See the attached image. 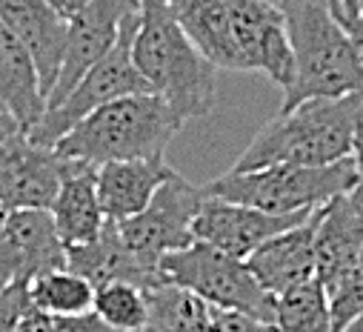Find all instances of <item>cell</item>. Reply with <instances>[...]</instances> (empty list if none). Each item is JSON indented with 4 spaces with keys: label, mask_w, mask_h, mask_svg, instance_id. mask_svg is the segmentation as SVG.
Returning <instances> with one entry per match:
<instances>
[{
    "label": "cell",
    "mask_w": 363,
    "mask_h": 332,
    "mask_svg": "<svg viewBox=\"0 0 363 332\" xmlns=\"http://www.w3.org/2000/svg\"><path fill=\"white\" fill-rule=\"evenodd\" d=\"M0 21L15 32V38L32 55L46 101L63 63L69 21H63L46 0H0Z\"/></svg>",
    "instance_id": "12"
},
{
    "label": "cell",
    "mask_w": 363,
    "mask_h": 332,
    "mask_svg": "<svg viewBox=\"0 0 363 332\" xmlns=\"http://www.w3.org/2000/svg\"><path fill=\"white\" fill-rule=\"evenodd\" d=\"M343 332H363V312H360V315H357V318H354Z\"/></svg>",
    "instance_id": "32"
},
{
    "label": "cell",
    "mask_w": 363,
    "mask_h": 332,
    "mask_svg": "<svg viewBox=\"0 0 363 332\" xmlns=\"http://www.w3.org/2000/svg\"><path fill=\"white\" fill-rule=\"evenodd\" d=\"M184 121L155 92L109 101L77 121L52 149L63 160L104 166L112 160L163 155Z\"/></svg>",
    "instance_id": "4"
},
{
    "label": "cell",
    "mask_w": 363,
    "mask_h": 332,
    "mask_svg": "<svg viewBox=\"0 0 363 332\" xmlns=\"http://www.w3.org/2000/svg\"><path fill=\"white\" fill-rule=\"evenodd\" d=\"M278 9L286 21L295 63L281 112L315 98L363 95V63L326 0H278Z\"/></svg>",
    "instance_id": "3"
},
{
    "label": "cell",
    "mask_w": 363,
    "mask_h": 332,
    "mask_svg": "<svg viewBox=\"0 0 363 332\" xmlns=\"http://www.w3.org/2000/svg\"><path fill=\"white\" fill-rule=\"evenodd\" d=\"M49 215L66 249L98 238V232L106 223V215L98 198V166L80 163V160H63L60 187L49 206Z\"/></svg>",
    "instance_id": "17"
},
{
    "label": "cell",
    "mask_w": 363,
    "mask_h": 332,
    "mask_svg": "<svg viewBox=\"0 0 363 332\" xmlns=\"http://www.w3.org/2000/svg\"><path fill=\"white\" fill-rule=\"evenodd\" d=\"M278 332H332L329 298L318 278L275 298Z\"/></svg>",
    "instance_id": "21"
},
{
    "label": "cell",
    "mask_w": 363,
    "mask_h": 332,
    "mask_svg": "<svg viewBox=\"0 0 363 332\" xmlns=\"http://www.w3.org/2000/svg\"><path fill=\"white\" fill-rule=\"evenodd\" d=\"M92 312L123 332H143L146 318H149V301H146V289L135 287V284H106L101 289H95V306Z\"/></svg>",
    "instance_id": "22"
},
{
    "label": "cell",
    "mask_w": 363,
    "mask_h": 332,
    "mask_svg": "<svg viewBox=\"0 0 363 332\" xmlns=\"http://www.w3.org/2000/svg\"><path fill=\"white\" fill-rule=\"evenodd\" d=\"M360 15H363V4H360Z\"/></svg>",
    "instance_id": "34"
},
{
    "label": "cell",
    "mask_w": 363,
    "mask_h": 332,
    "mask_svg": "<svg viewBox=\"0 0 363 332\" xmlns=\"http://www.w3.org/2000/svg\"><path fill=\"white\" fill-rule=\"evenodd\" d=\"M206 192L184 181L177 172L155 192L149 206L135 218L118 223L126 246L140 264L160 272V258L195 243L192 223L201 212Z\"/></svg>",
    "instance_id": "8"
},
{
    "label": "cell",
    "mask_w": 363,
    "mask_h": 332,
    "mask_svg": "<svg viewBox=\"0 0 363 332\" xmlns=\"http://www.w3.org/2000/svg\"><path fill=\"white\" fill-rule=\"evenodd\" d=\"M332 312V332H343L363 312V249L343 281L326 295Z\"/></svg>",
    "instance_id": "23"
},
{
    "label": "cell",
    "mask_w": 363,
    "mask_h": 332,
    "mask_svg": "<svg viewBox=\"0 0 363 332\" xmlns=\"http://www.w3.org/2000/svg\"><path fill=\"white\" fill-rule=\"evenodd\" d=\"M157 267L169 284L192 292L215 309H229L275 323V298L257 284L249 264L240 258L195 240L186 249L163 255Z\"/></svg>",
    "instance_id": "6"
},
{
    "label": "cell",
    "mask_w": 363,
    "mask_h": 332,
    "mask_svg": "<svg viewBox=\"0 0 363 332\" xmlns=\"http://www.w3.org/2000/svg\"><path fill=\"white\" fill-rule=\"evenodd\" d=\"M363 132V95L303 101L269 121L238 157L232 172H252L275 163L329 166L354 155Z\"/></svg>",
    "instance_id": "1"
},
{
    "label": "cell",
    "mask_w": 363,
    "mask_h": 332,
    "mask_svg": "<svg viewBox=\"0 0 363 332\" xmlns=\"http://www.w3.org/2000/svg\"><path fill=\"white\" fill-rule=\"evenodd\" d=\"M140 21L132 38V60L180 121L203 118L215 109L218 69L201 55L174 21L169 0H138Z\"/></svg>",
    "instance_id": "2"
},
{
    "label": "cell",
    "mask_w": 363,
    "mask_h": 332,
    "mask_svg": "<svg viewBox=\"0 0 363 332\" xmlns=\"http://www.w3.org/2000/svg\"><path fill=\"white\" fill-rule=\"evenodd\" d=\"M46 4H49V6L63 18V21H72V18H74V15L89 4V0H46Z\"/></svg>",
    "instance_id": "29"
},
{
    "label": "cell",
    "mask_w": 363,
    "mask_h": 332,
    "mask_svg": "<svg viewBox=\"0 0 363 332\" xmlns=\"http://www.w3.org/2000/svg\"><path fill=\"white\" fill-rule=\"evenodd\" d=\"M32 306L52 318H77L92 312L95 306V287L72 270H52L29 284Z\"/></svg>",
    "instance_id": "20"
},
{
    "label": "cell",
    "mask_w": 363,
    "mask_h": 332,
    "mask_svg": "<svg viewBox=\"0 0 363 332\" xmlns=\"http://www.w3.org/2000/svg\"><path fill=\"white\" fill-rule=\"evenodd\" d=\"M138 21H140V6H138V12H132L123 21L115 46L74 83V89L57 106L46 109L40 115V121L29 129L26 138L32 143L52 149L77 121H83L98 106H104L109 101H118V98H126V95L152 92L146 77L138 72V66L132 60V38H135Z\"/></svg>",
    "instance_id": "7"
},
{
    "label": "cell",
    "mask_w": 363,
    "mask_h": 332,
    "mask_svg": "<svg viewBox=\"0 0 363 332\" xmlns=\"http://www.w3.org/2000/svg\"><path fill=\"white\" fill-rule=\"evenodd\" d=\"M212 332H278L275 323L212 306Z\"/></svg>",
    "instance_id": "25"
},
{
    "label": "cell",
    "mask_w": 363,
    "mask_h": 332,
    "mask_svg": "<svg viewBox=\"0 0 363 332\" xmlns=\"http://www.w3.org/2000/svg\"><path fill=\"white\" fill-rule=\"evenodd\" d=\"M312 212L275 215V212H263V209H255V206H246V204H235V201L206 195L203 204H201V212L192 223V232H195V240H203V243L220 249V253H226L232 258L246 261L269 238L292 229L295 223L306 221Z\"/></svg>",
    "instance_id": "11"
},
{
    "label": "cell",
    "mask_w": 363,
    "mask_h": 332,
    "mask_svg": "<svg viewBox=\"0 0 363 332\" xmlns=\"http://www.w3.org/2000/svg\"><path fill=\"white\" fill-rule=\"evenodd\" d=\"M363 249V209L349 195L332 198L315 221V278L329 295Z\"/></svg>",
    "instance_id": "15"
},
{
    "label": "cell",
    "mask_w": 363,
    "mask_h": 332,
    "mask_svg": "<svg viewBox=\"0 0 363 332\" xmlns=\"http://www.w3.org/2000/svg\"><path fill=\"white\" fill-rule=\"evenodd\" d=\"M174 175L163 155L112 160L98 166V198L106 221L123 223L143 212L155 192Z\"/></svg>",
    "instance_id": "16"
},
{
    "label": "cell",
    "mask_w": 363,
    "mask_h": 332,
    "mask_svg": "<svg viewBox=\"0 0 363 332\" xmlns=\"http://www.w3.org/2000/svg\"><path fill=\"white\" fill-rule=\"evenodd\" d=\"M357 184L354 157L329 163V166H295L275 163L252 172H226L203 187L206 195L246 204L263 212L289 215V212H312L332 198L349 195Z\"/></svg>",
    "instance_id": "5"
},
{
    "label": "cell",
    "mask_w": 363,
    "mask_h": 332,
    "mask_svg": "<svg viewBox=\"0 0 363 332\" xmlns=\"http://www.w3.org/2000/svg\"><path fill=\"white\" fill-rule=\"evenodd\" d=\"M18 332H57V323H55L52 315H46V312H40L38 306H32V309L21 318Z\"/></svg>",
    "instance_id": "26"
},
{
    "label": "cell",
    "mask_w": 363,
    "mask_h": 332,
    "mask_svg": "<svg viewBox=\"0 0 363 332\" xmlns=\"http://www.w3.org/2000/svg\"><path fill=\"white\" fill-rule=\"evenodd\" d=\"M326 4H329L332 15L340 21V26H346L349 21L360 18V4L363 0H326Z\"/></svg>",
    "instance_id": "27"
},
{
    "label": "cell",
    "mask_w": 363,
    "mask_h": 332,
    "mask_svg": "<svg viewBox=\"0 0 363 332\" xmlns=\"http://www.w3.org/2000/svg\"><path fill=\"white\" fill-rule=\"evenodd\" d=\"M132 12H138V0H89L69 21L63 63L46 98V109L57 106L74 89V83L115 46L123 21Z\"/></svg>",
    "instance_id": "10"
},
{
    "label": "cell",
    "mask_w": 363,
    "mask_h": 332,
    "mask_svg": "<svg viewBox=\"0 0 363 332\" xmlns=\"http://www.w3.org/2000/svg\"><path fill=\"white\" fill-rule=\"evenodd\" d=\"M315 221L318 209L292 229L269 238L246 258L252 275L272 298L315 278Z\"/></svg>",
    "instance_id": "13"
},
{
    "label": "cell",
    "mask_w": 363,
    "mask_h": 332,
    "mask_svg": "<svg viewBox=\"0 0 363 332\" xmlns=\"http://www.w3.org/2000/svg\"><path fill=\"white\" fill-rule=\"evenodd\" d=\"M343 29H346V35L352 38V43H354V49H357V57H360V63H363V15L354 18V21H349Z\"/></svg>",
    "instance_id": "31"
},
{
    "label": "cell",
    "mask_w": 363,
    "mask_h": 332,
    "mask_svg": "<svg viewBox=\"0 0 363 332\" xmlns=\"http://www.w3.org/2000/svg\"><path fill=\"white\" fill-rule=\"evenodd\" d=\"M29 309H32L29 284H12L0 289V332H18V323Z\"/></svg>",
    "instance_id": "24"
},
{
    "label": "cell",
    "mask_w": 363,
    "mask_h": 332,
    "mask_svg": "<svg viewBox=\"0 0 363 332\" xmlns=\"http://www.w3.org/2000/svg\"><path fill=\"white\" fill-rule=\"evenodd\" d=\"M66 267V246L57 238L49 209H12L0 226V289L32 284Z\"/></svg>",
    "instance_id": "9"
},
{
    "label": "cell",
    "mask_w": 363,
    "mask_h": 332,
    "mask_svg": "<svg viewBox=\"0 0 363 332\" xmlns=\"http://www.w3.org/2000/svg\"><path fill=\"white\" fill-rule=\"evenodd\" d=\"M66 270L86 278L95 289H101L106 284H118V281L135 284L143 289L169 284L157 270H149L146 264H140L135 258V253L126 246L115 221H106L104 229L98 232V238H92L89 243L69 246L66 249Z\"/></svg>",
    "instance_id": "14"
},
{
    "label": "cell",
    "mask_w": 363,
    "mask_h": 332,
    "mask_svg": "<svg viewBox=\"0 0 363 332\" xmlns=\"http://www.w3.org/2000/svg\"><path fill=\"white\" fill-rule=\"evenodd\" d=\"M0 101L9 106L23 135H29L46 112L35 60L4 21H0Z\"/></svg>",
    "instance_id": "18"
},
{
    "label": "cell",
    "mask_w": 363,
    "mask_h": 332,
    "mask_svg": "<svg viewBox=\"0 0 363 332\" xmlns=\"http://www.w3.org/2000/svg\"><path fill=\"white\" fill-rule=\"evenodd\" d=\"M352 157H354V170H357V184L349 192V198L357 204V209H363V132H360V138L354 143V155Z\"/></svg>",
    "instance_id": "28"
},
{
    "label": "cell",
    "mask_w": 363,
    "mask_h": 332,
    "mask_svg": "<svg viewBox=\"0 0 363 332\" xmlns=\"http://www.w3.org/2000/svg\"><path fill=\"white\" fill-rule=\"evenodd\" d=\"M15 135H23V132H21L15 115L9 112V106L0 101V140H4V138H15Z\"/></svg>",
    "instance_id": "30"
},
{
    "label": "cell",
    "mask_w": 363,
    "mask_h": 332,
    "mask_svg": "<svg viewBox=\"0 0 363 332\" xmlns=\"http://www.w3.org/2000/svg\"><path fill=\"white\" fill-rule=\"evenodd\" d=\"M4 218H6V212H4V209H0V226H4Z\"/></svg>",
    "instance_id": "33"
},
{
    "label": "cell",
    "mask_w": 363,
    "mask_h": 332,
    "mask_svg": "<svg viewBox=\"0 0 363 332\" xmlns=\"http://www.w3.org/2000/svg\"><path fill=\"white\" fill-rule=\"evenodd\" d=\"M149 318L143 332H212V306L174 284L146 289Z\"/></svg>",
    "instance_id": "19"
}]
</instances>
